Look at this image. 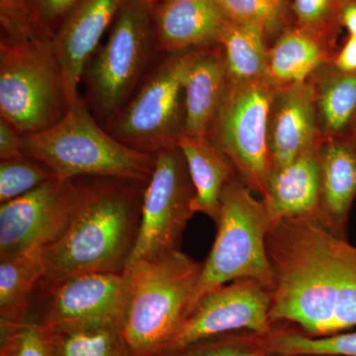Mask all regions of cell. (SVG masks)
<instances>
[{"label": "cell", "instance_id": "cell-14", "mask_svg": "<svg viewBox=\"0 0 356 356\" xmlns=\"http://www.w3.org/2000/svg\"><path fill=\"white\" fill-rule=\"evenodd\" d=\"M127 0H79L54 36V47L70 104L79 96V86L99 42L113 24Z\"/></svg>", "mask_w": 356, "mask_h": 356}, {"label": "cell", "instance_id": "cell-12", "mask_svg": "<svg viewBox=\"0 0 356 356\" xmlns=\"http://www.w3.org/2000/svg\"><path fill=\"white\" fill-rule=\"evenodd\" d=\"M79 198V178L54 177L25 195L1 204L0 257L57 242Z\"/></svg>", "mask_w": 356, "mask_h": 356}, {"label": "cell", "instance_id": "cell-21", "mask_svg": "<svg viewBox=\"0 0 356 356\" xmlns=\"http://www.w3.org/2000/svg\"><path fill=\"white\" fill-rule=\"evenodd\" d=\"M195 189L194 213H202L216 222L221 196L229 180L238 173L231 159L207 137L184 135L178 140Z\"/></svg>", "mask_w": 356, "mask_h": 356}, {"label": "cell", "instance_id": "cell-30", "mask_svg": "<svg viewBox=\"0 0 356 356\" xmlns=\"http://www.w3.org/2000/svg\"><path fill=\"white\" fill-rule=\"evenodd\" d=\"M264 334L248 331L229 332L165 356H284L268 348Z\"/></svg>", "mask_w": 356, "mask_h": 356}, {"label": "cell", "instance_id": "cell-37", "mask_svg": "<svg viewBox=\"0 0 356 356\" xmlns=\"http://www.w3.org/2000/svg\"><path fill=\"white\" fill-rule=\"evenodd\" d=\"M140 1L144 2L145 4H147L152 9L153 7L161 3V2L165 1V0H140Z\"/></svg>", "mask_w": 356, "mask_h": 356}, {"label": "cell", "instance_id": "cell-39", "mask_svg": "<svg viewBox=\"0 0 356 356\" xmlns=\"http://www.w3.org/2000/svg\"><path fill=\"white\" fill-rule=\"evenodd\" d=\"M281 1H286V0H281Z\"/></svg>", "mask_w": 356, "mask_h": 356}, {"label": "cell", "instance_id": "cell-4", "mask_svg": "<svg viewBox=\"0 0 356 356\" xmlns=\"http://www.w3.org/2000/svg\"><path fill=\"white\" fill-rule=\"evenodd\" d=\"M23 153L46 165L57 178L117 177L149 180L156 156L115 139L77 96L53 127L24 137Z\"/></svg>", "mask_w": 356, "mask_h": 356}, {"label": "cell", "instance_id": "cell-22", "mask_svg": "<svg viewBox=\"0 0 356 356\" xmlns=\"http://www.w3.org/2000/svg\"><path fill=\"white\" fill-rule=\"evenodd\" d=\"M315 89L318 131L323 140H350L356 130V74L325 65L309 79Z\"/></svg>", "mask_w": 356, "mask_h": 356}, {"label": "cell", "instance_id": "cell-34", "mask_svg": "<svg viewBox=\"0 0 356 356\" xmlns=\"http://www.w3.org/2000/svg\"><path fill=\"white\" fill-rule=\"evenodd\" d=\"M24 137L4 119L0 118V159L23 156Z\"/></svg>", "mask_w": 356, "mask_h": 356}, {"label": "cell", "instance_id": "cell-31", "mask_svg": "<svg viewBox=\"0 0 356 356\" xmlns=\"http://www.w3.org/2000/svg\"><path fill=\"white\" fill-rule=\"evenodd\" d=\"M56 177L43 163L23 154L0 161V202L25 195Z\"/></svg>", "mask_w": 356, "mask_h": 356}, {"label": "cell", "instance_id": "cell-11", "mask_svg": "<svg viewBox=\"0 0 356 356\" xmlns=\"http://www.w3.org/2000/svg\"><path fill=\"white\" fill-rule=\"evenodd\" d=\"M271 290L259 281L241 278L215 288L194 305L175 337L156 356H165L209 337L248 331L267 334Z\"/></svg>", "mask_w": 356, "mask_h": 356}, {"label": "cell", "instance_id": "cell-18", "mask_svg": "<svg viewBox=\"0 0 356 356\" xmlns=\"http://www.w3.org/2000/svg\"><path fill=\"white\" fill-rule=\"evenodd\" d=\"M317 154L321 170L318 219L332 233L346 238L356 197V147L350 140H323Z\"/></svg>", "mask_w": 356, "mask_h": 356}, {"label": "cell", "instance_id": "cell-17", "mask_svg": "<svg viewBox=\"0 0 356 356\" xmlns=\"http://www.w3.org/2000/svg\"><path fill=\"white\" fill-rule=\"evenodd\" d=\"M317 149L273 170L269 175L262 202L273 226L283 220L318 218L321 170Z\"/></svg>", "mask_w": 356, "mask_h": 356}, {"label": "cell", "instance_id": "cell-5", "mask_svg": "<svg viewBox=\"0 0 356 356\" xmlns=\"http://www.w3.org/2000/svg\"><path fill=\"white\" fill-rule=\"evenodd\" d=\"M216 224V238L203 262L191 310L208 292L241 278L259 281L270 290L273 287L266 245L273 225L264 202L252 195L238 175L222 191Z\"/></svg>", "mask_w": 356, "mask_h": 356}, {"label": "cell", "instance_id": "cell-35", "mask_svg": "<svg viewBox=\"0 0 356 356\" xmlns=\"http://www.w3.org/2000/svg\"><path fill=\"white\" fill-rule=\"evenodd\" d=\"M332 67L346 74H356V36H348L343 46L337 50Z\"/></svg>", "mask_w": 356, "mask_h": 356}, {"label": "cell", "instance_id": "cell-20", "mask_svg": "<svg viewBox=\"0 0 356 356\" xmlns=\"http://www.w3.org/2000/svg\"><path fill=\"white\" fill-rule=\"evenodd\" d=\"M339 49L289 24L268 44L267 76L277 88L301 83L325 65Z\"/></svg>", "mask_w": 356, "mask_h": 356}, {"label": "cell", "instance_id": "cell-1", "mask_svg": "<svg viewBox=\"0 0 356 356\" xmlns=\"http://www.w3.org/2000/svg\"><path fill=\"white\" fill-rule=\"evenodd\" d=\"M273 273L269 320L310 337L356 327V247L318 218L274 224L266 235Z\"/></svg>", "mask_w": 356, "mask_h": 356}, {"label": "cell", "instance_id": "cell-13", "mask_svg": "<svg viewBox=\"0 0 356 356\" xmlns=\"http://www.w3.org/2000/svg\"><path fill=\"white\" fill-rule=\"evenodd\" d=\"M46 289L50 293L49 303L40 317L32 318L43 327L120 322L127 298V276L125 273L79 274Z\"/></svg>", "mask_w": 356, "mask_h": 356}, {"label": "cell", "instance_id": "cell-19", "mask_svg": "<svg viewBox=\"0 0 356 356\" xmlns=\"http://www.w3.org/2000/svg\"><path fill=\"white\" fill-rule=\"evenodd\" d=\"M227 86L228 72L222 47L201 49L185 81V135L207 137Z\"/></svg>", "mask_w": 356, "mask_h": 356}, {"label": "cell", "instance_id": "cell-25", "mask_svg": "<svg viewBox=\"0 0 356 356\" xmlns=\"http://www.w3.org/2000/svg\"><path fill=\"white\" fill-rule=\"evenodd\" d=\"M218 44L224 51L229 81L242 83L268 77V44L261 27L228 20Z\"/></svg>", "mask_w": 356, "mask_h": 356}, {"label": "cell", "instance_id": "cell-26", "mask_svg": "<svg viewBox=\"0 0 356 356\" xmlns=\"http://www.w3.org/2000/svg\"><path fill=\"white\" fill-rule=\"evenodd\" d=\"M268 348L284 356H356V331L310 337L287 325L264 334Z\"/></svg>", "mask_w": 356, "mask_h": 356}, {"label": "cell", "instance_id": "cell-36", "mask_svg": "<svg viewBox=\"0 0 356 356\" xmlns=\"http://www.w3.org/2000/svg\"><path fill=\"white\" fill-rule=\"evenodd\" d=\"M341 23V27L346 28L350 36H356V0H350L344 6Z\"/></svg>", "mask_w": 356, "mask_h": 356}, {"label": "cell", "instance_id": "cell-10", "mask_svg": "<svg viewBox=\"0 0 356 356\" xmlns=\"http://www.w3.org/2000/svg\"><path fill=\"white\" fill-rule=\"evenodd\" d=\"M154 172L143 200L139 235L127 267L180 250L182 235L195 213V189L179 147L154 154ZM126 267V268H127Z\"/></svg>", "mask_w": 356, "mask_h": 356}, {"label": "cell", "instance_id": "cell-8", "mask_svg": "<svg viewBox=\"0 0 356 356\" xmlns=\"http://www.w3.org/2000/svg\"><path fill=\"white\" fill-rule=\"evenodd\" d=\"M201 49L165 54L107 126L115 139L143 153L177 147L184 134V86Z\"/></svg>", "mask_w": 356, "mask_h": 356}, {"label": "cell", "instance_id": "cell-27", "mask_svg": "<svg viewBox=\"0 0 356 356\" xmlns=\"http://www.w3.org/2000/svg\"><path fill=\"white\" fill-rule=\"evenodd\" d=\"M350 0H287L291 24L337 49L341 18Z\"/></svg>", "mask_w": 356, "mask_h": 356}, {"label": "cell", "instance_id": "cell-29", "mask_svg": "<svg viewBox=\"0 0 356 356\" xmlns=\"http://www.w3.org/2000/svg\"><path fill=\"white\" fill-rule=\"evenodd\" d=\"M1 42L21 44L33 40L54 38L44 22L35 0H0Z\"/></svg>", "mask_w": 356, "mask_h": 356}, {"label": "cell", "instance_id": "cell-2", "mask_svg": "<svg viewBox=\"0 0 356 356\" xmlns=\"http://www.w3.org/2000/svg\"><path fill=\"white\" fill-rule=\"evenodd\" d=\"M149 180L79 177V198L69 227L44 248V288L72 276L123 273L132 254Z\"/></svg>", "mask_w": 356, "mask_h": 356}, {"label": "cell", "instance_id": "cell-28", "mask_svg": "<svg viewBox=\"0 0 356 356\" xmlns=\"http://www.w3.org/2000/svg\"><path fill=\"white\" fill-rule=\"evenodd\" d=\"M227 19L238 24L254 25L266 31L270 44L291 24L286 1L281 0H215Z\"/></svg>", "mask_w": 356, "mask_h": 356}, {"label": "cell", "instance_id": "cell-33", "mask_svg": "<svg viewBox=\"0 0 356 356\" xmlns=\"http://www.w3.org/2000/svg\"><path fill=\"white\" fill-rule=\"evenodd\" d=\"M79 1V0H35L44 22L54 34Z\"/></svg>", "mask_w": 356, "mask_h": 356}, {"label": "cell", "instance_id": "cell-23", "mask_svg": "<svg viewBox=\"0 0 356 356\" xmlns=\"http://www.w3.org/2000/svg\"><path fill=\"white\" fill-rule=\"evenodd\" d=\"M44 275V247L0 257V325L27 320L33 296Z\"/></svg>", "mask_w": 356, "mask_h": 356}, {"label": "cell", "instance_id": "cell-24", "mask_svg": "<svg viewBox=\"0 0 356 356\" xmlns=\"http://www.w3.org/2000/svg\"><path fill=\"white\" fill-rule=\"evenodd\" d=\"M41 327L53 356H131L117 321Z\"/></svg>", "mask_w": 356, "mask_h": 356}, {"label": "cell", "instance_id": "cell-9", "mask_svg": "<svg viewBox=\"0 0 356 356\" xmlns=\"http://www.w3.org/2000/svg\"><path fill=\"white\" fill-rule=\"evenodd\" d=\"M276 88L268 77L242 83L228 81L207 136L231 159L248 188L261 196L273 172L268 118Z\"/></svg>", "mask_w": 356, "mask_h": 356}, {"label": "cell", "instance_id": "cell-7", "mask_svg": "<svg viewBox=\"0 0 356 356\" xmlns=\"http://www.w3.org/2000/svg\"><path fill=\"white\" fill-rule=\"evenodd\" d=\"M154 53L151 8L140 0H127L108 39L84 70L89 109L98 122L108 126L127 104L146 76Z\"/></svg>", "mask_w": 356, "mask_h": 356}, {"label": "cell", "instance_id": "cell-15", "mask_svg": "<svg viewBox=\"0 0 356 356\" xmlns=\"http://www.w3.org/2000/svg\"><path fill=\"white\" fill-rule=\"evenodd\" d=\"M321 142L315 89L311 81L276 88L268 118L273 170L316 151Z\"/></svg>", "mask_w": 356, "mask_h": 356}, {"label": "cell", "instance_id": "cell-6", "mask_svg": "<svg viewBox=\"0 0 356 356\" xmlns=\"http://www.w3.org/2000/svg\"><path fill=\"white\" fill-rule=\"evenodd\" d=\"M54 38L0 43V115L23 137L57 124L69 109Z\"/></svg>", "mask_w": 356, "mask_h": 356}, {"label": "cell", "instance_id": "cell-38", "mask_svg": "<svg viewBox=\"0 0 356 356\" xmlns=\"http://www.w3.org/2000/svg\"><path fill=\"white\" fill-rule=\"evenodd\" d=\"M350 140L351 143H353V144L356 147V130L355 134H353V138H351Z\"/></svg>", "mask_w": 356, "mask_h": 356}, {"label": "cell", "instance_id": "cell-3", "mask_svg": "<svg viewBox=\"0 0 356 356\" xmlns=\"http://www.w3.org/2000/svg\"><path fill=\"white\" fill-rule=\"evenodd\" d=\"M203 262L181 250L128 266L120 327L131 356H156L191 313Z\"/></svg>", "mask_w": 356, "mask_h": 356}, {"label": "cell", "instance_id": "cell-16", "mask_svg": "<svg viewBox=\"0 0 356 356\" xmlns=\"http://www.w3.org/2000/svg\"><path fill=\"white\" fill-rule=\"evenodd\" d=\"M151 13L154 47L165 55L218 44L228 22L215 0H165Z\"/></svg>", "mask_w": 356, "mask_h": 356}, {"label": "cell", "instance_id": "cell-32", "mask_svg": "<svg viewBox=\"0 0 356 356\" xmlns=\"http://www.w3.org/2000/svg\"><path fill=\"white\" fill-rule=\"evenodd\" d=\"M0 356H53L43 327L28 318L20 324L0 325Z\"/></svg>", "mask_w": 356, "mask_h": 356}]
</instances>
